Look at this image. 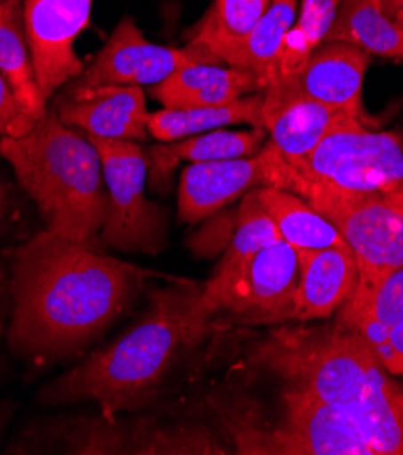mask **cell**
<instances>
[{"mask_svg":"<svg viewBox=\"0 0 403 455\" xmlns=\"http://www.w3.org/2000/svg\"><path fill=\"white\" fill-rule=\"evenodd\" d=\"M144 276L97 247L38 233L12 251V348L35 361L82 352L127 310Z\"/></svg>","mask_w":403,"mask_h":455,"instance_id":"1","label":"cell"},{"mask_svg":"<svg viewBox=\"0 0 403 455\" xmlns=\"http://www.w3.org/2000/svg\"><path fill=\"white\" fill-rule=\"evenodd\" d=\"M254 365L347 416L378 455H403V385L391 379L373 347L340 323L284 327L253 350Z\"/></svg>","mask_w":403,"mask_h":455,"instance_id":"2","label":"cell"},{"mask_svg":"<svg viewBox=\"0 0 403 455\" xmlns=\"http://www.w3.org/2000/svg\"><path fill=\"white\" fill-rule=\"evenodd\" d=\"M198 296L200 287L186 282L155 291L137 323L50 385L42 399L95 401L106 419L148 404L176 357L200 341L191 315Z\"/></svg>","mask_w":403,"mask_h":455,"instance_id":"3","label":"cell"},{"mask_svg":"<svg viewBox=\"0 0 403 455\" xmlns=\"http://www.w3.org/2000/svg\"><path fill=\"white\" fill-rule=\"evenodd\" d=\"M3 156L36 204L46 231L89 247L101 245L109 195L97 148L66 125L55 108L20 136L0 139Z\"/></svg>","mask_w":403,"mask_h":455,"instance_id":"4","label":"cell"},{"mask_svg":"<svg viewBox=\"0 0 403 455\" xmlns=\"http://www.w3.org/2000/svg\"><path fill=\"white\" fill-rule=\"evenodd\" d=\"M300 280L298 252L280 240L253 254L233 275L207 280L193 307V329L202 339L214 320L246 325L293 322Z\"/></svg>","mask_w":403,"mask_h":455,"instance_id":"5","label":"cell"},{"mask_svg":"<svg viewBox=\"0 0 403 455\" xmlns=\"http://www.w3.org/2000/svg\"><path fill=\"white\" fill-rule=\"evenodd\" d=\"M87 139L99 151L109 195L101 245L158 254L165 242V212L146 196L148 162L142 148L133 140Z\"/></svg>","mask_w":403,"mask_h":455,"instance_id":"6","label":"cell"},{"mask_svg":"<svg viewBox=\"0 0 403 455\" xmlns=\"http://www.w3.org/2000/svg\"><path fill=\"white\" fill-rule=\"evenodd\" d=\"M238 453L378 455L369 437L347 416L302 388L286 387L275 430H235Z\"/></svg>","mask_w":403,"mask_h":455,"instance_id":"7","label":"cell"},{"mask_svg":"<svg viewBox=\"0 0 403 455\" xmlns=\"http://www.w3.org/2000/svg\"><path fill=\"white\" fill-rule=\"evenodd\" d=\"M326 216L358 263V289L371 292L387 275L403 265V193L394 196H310L305 200Z\"/></svg>","mask_w":403,"mask_h":455,"instance_id":"8","label":"cell"},{"mask_svg":"<svg viewBox=\"0 0 403 455\" xmlns=\"http://www.w3.org/2000/svg\"><path fill=\"white\" fill-rule=\"evenodd\" d=\"M223 64L213 53L195 45L167 48L149 42L133 17H124L109 35L93 62L68 84V89H97L106 85H157L184 66Z\"/></svg>","mask_w":403,"mask_h":455,"instance_id":"9","label":"cell"},{"mask_svg":"<svg viewBox=\"0 0 403 455\" xmlns=\"http://www.w3.org/2000/svg\"><path fill=\"white\" fill-rule=\"evenodd\" d=\"M92 8L93 0H22L31 60L46 102L84 71L75 42L87 26Z\"/></svg>","mask_w":403,"mask_h":455,"instance_id":"10","label":"cell"},{"mask_svg":"<svg viewBox=\"0 0 403 455\" xmlns=\"http://www.w3.org/2000/svg\"><path fill=\"white\" fill-rule=\"evenodd\" d=\"M262 125L269 142L287 160L303 158L334 127L352 118L309 97L298 76L275 78L262 91Z\"/></svg>","mask_w":403,"mask_h":455,"instance_id":"11","label":"cell"},{"mask_svg":"<svg viewBox=\"0 0 403 455\" xmlns=\"http://www.w3.org/2000/svg\"><path fill=\"white\" fill-rule=\"evenodd\" d=\"M53 108L66 125L87 136L133 142H146L149 136V113L139 85L66 89Z\"/></svg>","mask_w":403,"mask_h":455,"instance_id":"12","label":"cell"},{"mask_svg":"<svg viewBox=\"0 0 403 455\" xmlns=\"http://www.w3.org/2000/svg\"><path fill=\"white\" fill-rule=\"evenodd\" d=\"M265 186L262 151L249 158L189 164L182 171L178 188V218L188 223L207 220Z\"/></svg>","mask_w":403,"mask_h":455,"instance_id":"13","label":"cell"},{"mask_svg":"<svg viewBox=\"0 0 403 455\" xmlns=\"http://www.w3.org/2000/svg\"><path fill=\"white\" fill-rule=\"evenodd\" d=\"M300 280L293 298V322L327 320L358 289V263L349 245L296 251Z\"/></svg>","mask_w":403,"mask_h":455,"instance_id":"14","label":"cell"},{"mask_svg":"<svg viewBox=\"0 0 403 455\" xmlns=\"http://www.w3.org/2000/svg\"><path fill=\"white\" fill-rule=\"evenodd\" d=\"M371 59L356 45L324 42L298 73V84L309 97L364 122V80Z\"/></svg>","mask_w":403,"mask_h":455,"instance_id":"15","label":"cell"},{"mask_svg":"<svg viewBox=\"0 0 403 455\" xmlns=\"http://www.w3.org/2000/svg\"><path fill=\"white\" fill-rule=\"evenodd\" d=\"M260 80L226 64H191L151 85V97L167 109L223 106L242 97L262 93Z\"/></svg>","mask_w":403,"mask_h":455,"instance_id":"16","label":"cell"},{"mask_svg":"<svg viewBox=\"0 0 403 455\" xmlns=\"http://www.w3.org/2000/svg\"><path fill=\"white\" fill-rule=\"evenodd\" d=\"M267 142L269 134L263 127H251L247 131L214 129L164 146H153L144 151L148 178L155 189H160L164 184L169 186V176L176 164L249 158L258 155Z\"/></svg>","mask_w":403,"mask_h":455,"instance_id":"17","label":"cell"},{"mask_svg":"<svg viewBox=\"0 0 403 455\" xmlns=\"http://www.w3.org/2000/svg\"><path fill=\"white\" fill-rule=\"evenodd\" d=\"M0 73L8 80L22 109L28 132L46 113L48 102L44 100L36 82L24 28L22 0H4L0 4Z\"/></svg>","mask_w":403,"mask_h":455,"instance_id":"18","label":"cell"},{"mask_svg":"<svg viewBox=\"0 0 403 455\" xmlns=\"http://www.w3.org/2000/svg\"><path fill=\"white\" fill-rule=\"evenodd\" d=\"M324 42H345L371 57L403 62V28L378 0H342Z\"/></svg>","mask_w":403,"mask_h":455,"instance_id":"19","label":"cell"},{"mask_svg":"<svg viewBox=\"0 0 403 455\" xmlns=\"http://www.w3.org/2000/svg\"><path fill=\"white\" fill-rule=\"evenodd\" d=\"M269 4L271 0H214L206 15L186 33V42L207 50L230 66Z\"/></svg>","mask_w":403,"mask_h":455,"instance_id":"20","label":"cell"},{"mask_svg":"<svg viewBox=\"0 0 403 455\" xmlns=\"http://www.w3.org/2000/svg\"><path fill=\"white\" fill-rule=\"evenodd\" d=\"M256 196L275 221L282 240L293 249L315 251L347 245L336 227L303 198L277 188H260Z\"/></svg>","mask_w":403,"mask_h":455,"instance_id":"21","label":"cell"},{"mask_svg":"<svg viewBox=\"0 0 403 455\" xmlns=\"http://www.w3.org/2000/svg\"><path fill=\"white\" fill-rule=\"evenodd\" d=\"M262 93H253L223 106L191 108V109H160L149 113V136L158 142H174L188 136L202 134L228 125L247 124L251 127L262 125Z\"/></svg>","mask_w":403,"mask_h":455,"instance_id":"22","label":"cell"},{"mask_svg":"<svg viewBox=\"0 0 403 455\" xmlns=\"http://www.w3.org/2000/svg\"><path fill=\"white\" fill-rule=\"evenodd\" d=\"M403 317V265L367 294L352 296L340 310L336 323L356 331L373 350L382 345L387 332Z\"/></svg>","mask_w":403,"mask_h":455,"instance_id":"23","label":"cell"},{"mask_svg":"<svg viewBox=\"0 0 403 455\" xmlns=\"http://www.w3.org/2000/svg\"><path fill=\"white\" fill-rule=\"evenodd\" d=\"M300 0H271L267 12L240 45L238 53L231 60V68L253 73L262 89L277 78V64L284 38L291 29Z\"/></svg>","mask_w":403,"mask_h":455,"instance_id":"24","label":"cell"},{"mask_svg":"<svg viewBox=\"0 0 403 455\" xmlns=\"http://www.w3.org/2000/svg\"><path fill=\"white\" fill-rule=\"evenodd\" d=\"M342 0H300L277 64L278 76H298L307 59L324 44Z\"/></svg>","mask_w":403,"mask_h":455,"instance_id":"25","label":"cell"},{"mask_svg":"<svg viewBox=\"0 0 403 455\" xmlns=\"http://www.w3.org/2000/svg\"><path fill=\"white\" fill-rule=\"evenodd\" d=\"M24 120L22 109L13 95L8 80L0 73V139L6 136H20L24 134Z\"/></svg>","mask_w":403,"mask_h":455,"instance_id":"26","label":"cell"},{"mask_svg":"<svg viewBox=\"0 0 403 455\" xmlns=\"http://www.w3.org/2000/svg\"><path fill=\"white\" fill-rule=\"evenodd\" d=\"M375 354L391 374H403V317L387 332V338L375 348Z\"/></svg>","mask_w":403,"mask_h":455,"instance_id":"27","label":"cell"},{"mask_svg":"<svg viewBox=\"0 0 403 455\" xmlns=\"http://www.w3.org/2000/svg\"><path fill=\"white\" fill-rule=\"evenodd\" d=\"M378 3L382 12L391 19H396L403 13V0H378Z\"/></svg>","mask_w":403,"mask_h":455,"instance_id":"28","label":"cell"},{"mask_svg":"<svg viewBox=\"0 0 403 455\" xmlns=\"http://www.w3.org/2000/svg\"><path fill=\"white\" fill-rule=\"evenodd\" d=\"M8 204H10V200H8V188L3 184V181H0V221H3L4 216H6Z\"/></svg>","mask_w":403,"mask_h":455,"instance_id":"29","label":"cell"},{"mask_svg":"<svg viewBox=\"0 0 403 455\" xmlns=\"http://www.w3.org/2000/svg\"><path fill=\"white\" fill-rule=\"evenodd\" d=\"M4 418H6V414H4V408H0V430H3V425H4Z\"/></svg>","mask_w":403,"mask_h":455,"instance_id":"30","label":"cell"},{"mask_svg":"<svg viewBox=\"0 0 403 455\" xmlns=\"http://www.w3.org/2000/svg\"><path fill=\"white\" fill-rule=\"evenodd\" d=\"M394 20H396V22H398V24H399V26H401V28H403V13H401V15H399V17H396V19H394Z\"/></svg>","mask_w":403,"mask_h":455,"instance_id":"31","label":"cell"},{"mask_svg":"<svg viewBox=\"0 0 403 455\" xmlns=\"http://www.w3.org/2000/svg\"><path fill=\"white\" fill-rule=\"evenodd\" d=\"M0 296H3V292H0ZM0 310H3V298H0ZM0 317H3V314H0Z\"/></svg>","mask_w":403,"mask_h":455,"instance_id":"32","label":"cell"},{"mask_svg":"<svg viewBox=\"0 0 403 455\" xmlns=\"http://www.w3.org/2000/svg\"><path fill=\"white\" fill-rule=\"evenodd\" d=\"M399 140H401V148H403V131L399 132Z\"/></svg>","mask_w":403,"mask_h":455,"instance_id":"33","label":"cell"},{"mask_svg":"<svg viewBox=\"0 0 403 455\" xmlns=\"http://www.w3.org/2000/svg\"><path fill=\"white\" fill-rule=\"evenodd\" d=\"M4 3V0H0V4H3Z\"/></svg>","mask_w":403,"mask_h":455,"instance_id":"34","label":"cell"}]
</instances>
